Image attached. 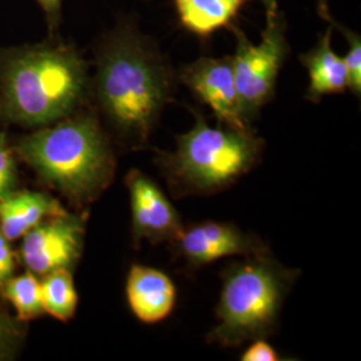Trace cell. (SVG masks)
Instances as JSON below:
<instances>
[{
    "label": "cell",
    "instance_id": "obj_9",
    "mask_svg": "<svg viewBox=\"0 0 361 361\" xmlns=\"http://www.w3.org/2000/svg\"><path fill=\"white\" fill-rule=\"evenodd\" d=\"M133 234L135 241L174 243L183 231L180 214L158 185L138 170L128 176Z\"/></svg>",
    "mask_w": 361,
    "mask_h": 361
},
{
    "label": "cell",
    "instance_id": "obj_17",
    "mask_svg": "<svg viewBox=\"0 0 361 361\" xmlns=\"http://www.w3.org/2000/svg\"><path fill=\"white\" fill-rule=\"evenodd\" d=\"M344 38L348 42V50L343 56V61L347 67L348 74V90L357 98L361 95V37L360 34L349 30L347 27L338 26L336 23Z\"/></svg>",
    "mask_w": 361,
    "mask_h": 361
},
{
    "label": "cell",
    "instance_id": "obj_19",
    "mask_svg": "<svg viewBox=\"0 0 361 361\" xmlns=\"http://www.w3.org/2000/svg\"><path fill=\"white\" fill-rule=\"evenodd\" d=\"M243 361H279L281 360L280 355L273 349L265 338L253 340L250 347L243 353Z\"/></svg>",
    "mask_w": 361,
    "mask_h": 361
},
{
    "label": "cell",
    "instance_id": "obj_4",
    "mask_svg": "<svg viewBox=\"0 0 361 361\" xmlns=\"http://www.w3.org/2000/svg\"><path fill=\"white\" fill-rule=\"evenodd\" d=\"M262 146L252 129L213 128L197 114L193 128L177 137L176 150L159 152L155 161L173 194H212L250 171Z\"/></svg>",
    "mask_w": 361,
    "mask_h": 361
},
{
    "label": "cell",
    "instance_id": "obj_2",
    "mask_svg": "<svg viewBox=\"0 0 361 361\" xmlns=\"http://www.w3.org/2000/svg\"><path fill=\"white\" fill-rule=\"evenodd\" d=\"M87 86L86 62L63 42L52 39L0 55V106L19 125L47 126L74 114Z\"/></svg>",
    "mask_w": 361,
    "mask_h": 361
},
{
    "label": "cell",
    "instance_id": "obj_5",
    "mask_svg": "<svg viewBox=\"0 0 361 361\" xmlns=\"http://www.w3.org/2000/svg\"><path fill=\"white\" fill-rule=\"evenodd\" d=\"M296 276L269 253L233 264L224 274L216 310L219 323L207 341L231 348L271 336Z\"/></svg>",
    "mask_w": 361,
    "mask_h": 361
},
{
    "label": "cell",
    "instance_id": "obj_14",
    "mask_svg": "<svg viewBox=\"0 0 361 361\" xmlns=\"http://www.w3.org/2000/svg\"><path fill=\"white\" fill-rule=\"evenodd\" d=\"M180 25L200 38L229 27L247 0H173Z\"/></svg>",
    "mask_w": 361,
    "mask_h": 361
},
{
    "label": "cell",
    "instance_id": "obj_13",
    "mask_svg": "<svg viewBox=\"0 0 361 361\" xmlns=\"http://www.w3.org/2000/svg\"><path fill=\"white\" fill-rule=\"evenodd\" d=\"M67 214L61 204L46 194L7 193L0 198V232L13 241L30 232L46 217Z\"/></svg>",
    "mask_w": 361,
    "mask_h": 361
},
{
    "label": "cell",
    "instance_id": "obj_6",
    "mask_svg": "<svg viewBox=\"0 0 361 361\" xmlns=\"http://www.w3.org/2000/svg\"><path fill=\"white\" fill-rule=\"evenodd\" d=\"M233 31L235 35V51L231 56L233 74L243 116L250 123L273 98L280 70L290 51L286 22L281 11L267 18L258 43L250 42L238 27H233Z\"/></svg>",
    "mask_w": 361,
    "mask_h": 361
},
{
    "label": "cell",
    "instance_id": "obj_24",
    "mask_svg": "<svg viewBox=\"0 0 361 361\" xmlns=\"http://www.w3.org/2000/svg\"><path fill=\"white\" fill-rule=\"evenodd\" d=\"M264 8H265V15L267 18L274 16L276 13H279V0H261Z\"/></svg>",
    "mask_w": 361,
    "mask_h": 361
},
{
    "label": "cell",
    "instance_id": "obj_12",
    "mask_svg": "<svg viewBox=\"0 0 361 361\" xmlns=\"http://www.w3.org/2000/svg\"><path fill=\"white\" fill-rule=\"evenodd\" d=\"M336 23L326 28L314 47L300 55V62L308 70L310 85L305 98L319 102L325 95L341 94L348 90L347 67L332 49V34Z\"/></svg>",
    "mask_w": 361,
    "mask_h": 361
},
{
    "label": "cell",
    "instance_id": "obj_23",
    "mask_svg": "<svg viewBox=\"0 0 361 361\" xmlns=\"http://www.w3.org/2000/svg\"><path fill=\"white\" fill-rule=\"evenodd\" d=\"M314 1H316V8H317V13L320 15V18L325 22H329L331 25L336 23L335 19L332 18L331 11H329L328 0H314Z\"/></svg>",
    "mask_w": 361,
    "mask_h": 361
},
{
    "label": "cell",
    "instance_id": "obj_16",
    "mask_svg": "<svg viewBox=\"0 0 361 361\" xmlns=\"http://www.w3.org/2000/svg\"><path fill=\"white\" fill-rule=\"evenodd\" d=\"M4 286V296L13 305L20 320H32L43 310L42 283L31 271L8 279Z\"/></svg>",
    "mask_w": 361,
    "mask_h": 361
},
{
    "label": "cell",
    "instance_id": "obj_11",
    "mask_svg": "<svg viewBox=\"0 0 361 361\" xmlns=\"http://www.w3.org/2000/svg\"><path fill=\"white\" fill-rule=\"evenodd\" d=\"M126 296L134 316L145 324L168 319L176 307V285L164 271L145 265L130 268Z\"/></svg>",
    "mask_w": 361,
    "mask_h": 361
},
{
    "label": "cell",
    "instance_id": "obj_3",
    "mask_svg": "<svg viewBox=\"0 0 361 361\" xmlns=\"http://www.w3.org/2000/svg\"><path fill=\"white\" fill-rule=\"evenodd\" d=\"M27 162L66 195L86 201L113 177L114 159L98 122L68 116L25 137L19 145Z\"/></svg>",
    "mask_w": 361,
    "mask_h": 361
},
{
    "label": "cell",
    "instance_id": "obj_7",
    "mask_svg": "<svg viewBox=\"0 0 361 361\" xmlns=\"http://www.w3.org/2000/svg\"><path fill=\"white\" fill-rule=\"evenodd\" d=\"M180 78L202 104L210 107L222 126L252 129L241 111L231 56H202L183 67Z\"/></svg>",
    "mask_w": 361,
    "mask_h": 361
},
{
    "label": "cell",
    "instance_id": "obj_18",
    "mask_svg": "<svg viewBox=\"0 0 361 361\" xmlns=\"http://www.w3.org/2000/svg\"><path fill=\"white\" fill-rule=\"evenodd\" d=\"M15 180V164L13 154L3 137H0V198L13 188Z\"/></svg>",
    "mask_w": 361,
    "mask_h": 361
},
{
    "label": "cell",
    "instance_id": "obj_10",
    "mask_svg": "<svg viewBox=\"0 0 361 361\" xmlns=\"http://www.w3.org/2000/svg\"><path fill=\"white\" fill-rule=\"evenodd\" d=\"M173 244L193 267L231 256L250 257L269 253L257 237L243 232L232 224L213 221L183 229Z\"/></svg>",
    "mask_w": 361,
    "mask_h": 361
},
{
    "label": "cell",
    "instance_id": "obj_20",
    "mask_svg": "<svg viewBox=\"0 0 361 361\" xmlns=\"http://www.w3.org/2000/svg\"><path fill=\"white\" fill-rule=\"evenodd\" d=\"M38 3L39 8L44 15V20L50 35H55L62 19V4L63 0H35Z\"/></svg>",
    "mask_w": 361,
    "mask_h": 361
},
{
    "label": "cell",
    "instance_id": "obj_21",
    "mask_svg": "<svg viewBox=\"0 0 361 361\" xmlns=\"http://www.w3.org/2000/svg\"><path fill=\"white\" fill-rule=\"evenodd\" d=\"M15 259L8 245V240L0 232V286L6 284V281L11 277Z\"/></svg>",
    "mask_w": 361,
    "mask_h": 361
},
{
    "label": "cell",
    "instance_id": "obj_15",
    "mask_svg": "<svg viewBox=\"0 0 361 361\" xmlns=\"http://www.w3.org/2000/svg\"><path fill=\"white\" fill-rule=\"evenodd\" d=\"M43 310L59 322H68L78 305V295L73 276L67 268H61L46 274L42 283Z\"/></svg>",
    "mask_w": 361,
    "mask_h": 361
},
{
    "label": "cell",
    "instance_id": "obj_22",
    "mask_svg": "<svg viewBox=\"0 0 361 361\" xmlns=\"http://www.w3.org/2000/svg\"><path fill=\"white\" fill-rule=\"evenodd\" d=\"M11 335L13 334H11L10 325L0 314V356L6 352V349L8 348L11 343Z\"/></svg>",
    "mask_w": 361,
    "mask_h": 361
},
{
    "label": "cell",
    "instance_id": "obj_1",
    "mask_svg": "<svg viewBox=\"0 0 361 361\" xmlns=\"http://www.w3.org/2000/svg\"><path fill=\"white\" fill-rule=\"evenodd\" d=\"M95 68L106 119L133 147H143L173 99L174 73L165 55L134 22L119 20L101 39Z\"/></svg>",
    "mask_w": 361,
    "mask_h": 361
},
{
    "label": "cell",
    "instance_id": "obj_8",
    "mask_svg": "<svg viewBox=\"0 0 361 361\" xmlns=\"http://www.w3.org/2000/svg\"><path fill=\"white\" fill-rule=\"evenodd\" d=\"M83 243V224L74 216H56L40 222L25 234L22 257L34 274H47L67 268L79 257Z\"/></svg>",
    "mask_w": 361,
    "mask_h": 361
}]
</instances>
